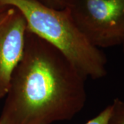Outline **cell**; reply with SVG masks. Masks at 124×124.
Listing matches in <instances>:
<instances>
[{
    "label": "cell",
    "instance_id": "5",
    "mask_svg": "<svg viewBox=\"0 0 124 124\" xmlns=\"http://www.w3.org/2000/svg\"><path fill=\"white\" fill-rule=\"evenodd\" d=\"M111 105V113L108 124H124V101L115 99Z\"/></svg>",
    "mask_w": 124,
    "mask_h": 124
},
{
    "label": "cell",
    "instance_id": "3",
    "mask_svg": "<svg viewBox=\"0 0 124 124\" xmlns=\"http://www.w3.org/2000/svg\"><path fill=\"white\" fill-rule=\"evenodd\" d=\"M72 21L98 48L122 44L124 0H62Z\"/></svg>",
    "mask_w": 124,
    "mask_h": 124
},
{
    "label": "cell",
    "instance_id": "9",
    "mask_svg": "<svg viewBox=\"0 0 124 124\" xmlns=\"http://www.w3.org/2000/svg\"><path fill=\"white\" fill-rule=\"evenodd\" d=\"M4 5L1 4V3H0V9L1 8H3V7H4Z\"/></svg>",
    "mask_w": 124,
    "mask_h": 124
},
{
    "label": "cell",
    "instance_id": "7",
    "mask_svg": "<svg viewBox=\"0 0 124 124\" xmlns=\"http://www.w3.org/2000/svg\"><path fill=\"white\" fill-rule=\"evenodd\" d=\"M40 3L41 4L48 6L49 8L61 10L63 9V4L62 0H32Z\"/></svg>",
    "mask_w": 124,
    "mask_h": 124
},
{
    "label": "cell",
    "instance_id": "1",
    "mask_svg": "<svg viewBox=\"0 0 124 124\" xmlns=\"http://www.w3.org/2000/svg\"><path fill=\"white\" fill-rule=\"evenodd\" d=\"M85 80L57 49L28 29L0 124H53L72 119L85 104Z\"/></svg>",
    "mask_w": 124,
    "mask_h": 124
},
{
    "label": "cell",
    "instance_id": "6",
    "mask_svg": "<svg viewBox=\"0 0 124 124\" xmlns=\"http://www.w3.org/2000/svg\"><path fill=\"white\" fill-rule=\"evenodd\" d=\"M111 113V105H109L95 116L92 119L89 120L84 124H108Z\"/></svg>",
    "mask_w": 124,
    "mask_h": 124
},
{
    "label": "cell",
    "instance_id": "2",
    "mask_svg": "<svg viewBox=\"0 0 124 124\" xmlns=\"http://www.w3.org/2000/svg\"><path fill=\"white\" fill-rule=\"evenodd\" d=\"M0 3L17 8L28 29L57 49L86 79L106 75L105 54L81 33L66 10L49 8L32 0H0Z\"/></svg>",
    "mask_w": 124,
    "mask_h": 124
},
{
    "label": "cell",
    "instance_id": "8",
    "mask_svg": "<svg viewBox=\"0 0 124 124\" xmlns=\"http://www.w3.org/2000/svg\"><path fill=\"white\" fill-rule=\"evenodd\" d=\"M121 46H122V48H123V51H124V41H123V43H122Z\"/></svg>",
    "mask_w": 124,
    "mask_h": 124
},
{
    "label": "cell",
    "instance_id": "4",
    "mask_svg": "<svg viewBox=\"0 0 124 124\" xmlns=\"http://www.w3.org/2000/svg\"><path fill=\"white\" fill-rule=\"evenodd\" d=\"M28 26L23 14L14 6L0 9V99L5 97L11 76L21 61Z\"/></svg>",
    "mask_w": 124,
    "mask_h": 124
}]
</instances>
